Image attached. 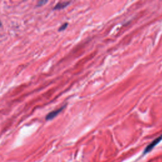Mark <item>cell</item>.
I'll return each instance as SVG.
<instances>
[{"instance_id":"3","label":"cell","mask_w":162,"mask_h":162,"mask_svg":"<svg viewBox=\"0 0 162 162\" xmlns=\"http://www.w3.org/2000/svg\"><path fill=\"white\" fill-rule=\"evenodd\" d=\"M70 3V2H61V3H58L54 8V10H61V9H63L65 8V7H67L69 4Z\"/></svg>"},{"instance_id":"5","label":"cell","mask_w":162,"mask_h":162,"mask_svg":"<svg viewBox=\"0 0 162 162\" xmlns=\"http://www.w3.org/2000/svg\"><path fill=\"white\" fill-rule=\"evenodd\" d=\"M47 3V2H43V1H42V2H39L38 3H37V6H42L43 4H45V3Z\"/></svg>"},{"instance_id":"4","label":"cell","mask_w":162,"mask_h":162,"mask_svg":"<svg viewBox=\"0 0 162 162\" xmlns=\"http://www.w3.org/2000/svg\"><path fill=\"white\" fill-rule=\"evenodd\" d=\"M68 26V23H65L64 24L61 26V27L59 28V31H64Z\"/></svg>"},{"instance_id":"1","label":"cell","mask_w":162,"mask_h":162,"mask_svg":"<svg viewBox=\"0 0 162 162\" xmlns=\"http://www.w3.org/2000/svg\"><path fill=\"white\" fill-rule=\"evenodd\" d=\"M65 108V106H62L61 108H59V109H58V110H54V111L50 112V113H49V114L46 115V120H50L53 119V118H55Z\"/></svg>"},{"instance_id":"2","label":"cell","mask_w":162,"mask_h":162,"mask_svg":"<svg viewBox=\"0 0 162 162\" xmlns=\"http://www.w3.org/2000/svg\"><path fill=\"white\" fill-rule=\"evenodd\" d=\"M161 140H162V135H161L160 136L158 137V138H157L156 139H155L151 144H149L147 146V147H146V149H145L144 153H147V152H150V151L152 150V149L156 144H158Z\"/></svg>"}]
</instances>
